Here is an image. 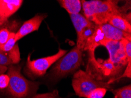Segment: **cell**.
I'll return each mask as SVG.
<instances>
[{"mask_svg":"<svg viewBox=\"0 0 131 98\" xmlns=\"http://www.w3.org/2000/svg\"><path fill=\"white\" fill-rule=\"evenodd\" d=\"M119 1L115 0H82V9L87 19L96 25L108 23L113 16L119 15L130 23V13H127L130 6L119 7Z\"/></svg>","mask_w":131,"mask_h":98,"instance_id":"1","label":"cell"},{"mask_svg":"<svg viewBox=\"0 0 131 98\" xmlns=\"http://www.w3.org/2000/svg\"><path fill=\"white\" fill-rule=\"evenodd\" d=\"M131 78V61L129 62L128 65L125 69L124 72L121 75V77L119 78L118 79V81H119L121 79L123 78Z\"/></svg>","mask_w":131,"mask_h":98,"instance_id":"25","label":"cell"},{"mask_svg":"<svg viewBox=\"0 0 131 98\" xmlns=\"http://www.w3.org/2000/svg\"><path fill=\"white\" fill-rule=\"evenodd\" d=\"M100 26L106 40L121 41L123 39H128L131 41V34L121 31L110 24L106 23Z\"/></svg>","mask_w":131,"mask_h":98,"instance_id":"10","label":"cell"},{"mask_svg":"<svg viewBox=\"0 0 131 98\" xmlns=\"http://www.w3.org/2000/svg\"><path fill=\"white\" fill-rule=\"evenodd\" d=\"M101 45L106 48L109 53V59L115 65L125 68L129 62H130L127 58L122 41L105 39L101 42Z\"/></svg>","mask_w":131,"mask_h":98,"instance_id":"8","label":"cell"},{"mask_svg":"<svg viewBox=\"0 0 131 98\" xmlns=\"http://www.w3.org/2000/svg\"><path fill=\"white\" fill-rule=\"evenodd\" d=\"M96 27V25H95L94 23L89 27L85 28L78 35H77L76 46L79 49L84 52L85 43H86L87 40L93 35Z\"/></svg>","mask_w":131,"mask_h":98,"instance_id":"14","label":"cell"},{"mask_svg":"<svg viewBox=\"0 0 131 98\" xmlns=\"http://www.w3.org/2000/svg\"><path fill=\"white\" fill-rule=\"evenodd\" d=\"M59 97V92L58 90H54L52 92L36 94L31 98H58Z\"/></svg>","mask_w":131,"mask_h":98,"instance_id":"22","label":"cell"},{"mask_svg":"<svg viewBox=\"0 0 131 98\" xmlns=\"http://www.w3.org/2000/svg\"><path fill=\"white\" fill-rule=\"evenodd\" d=\"M58 2L69 15L78 14L82 9V4L80 0H59Z\"/></svg>","mask_w":131,"mask_h":98,"instance_id":"15","label":"cell"},{"mask_svg":"<svg viewBox=\"0 0 131 98\" xmlns=\"http://www.w3.org/2000/svg\"><path fill=\"white\" fill-rule=\"evenodd\" d=\"M12 32L13 31L8 28H4L0 29V46L4 45L7 42L10 37Z\"/></svg>","mask_w":131,"mask_h":98,"instance_id":"20","label":"cell"},{"mask_svg":"<svg viewBox=\"0 0 131 98\" xmlns=\"http://www.w3.org/2000/svg\"><path fill=\"white\" fill-rule=\"evenodd\" d=\"M58 98H62V97H58Z\"/></svg>","mask_w":131,"mask_h":98,"instance_id":"27","label":"cell"},{"mask_svg":"<svg viewBox=\"0 0 131 98\" xmlns=\"http://www.w3.org/2000/svg\"><path fill=\"white\" fill-rule=\"evenodd\" d=\"M67 52V50L59 48L58 52L54 55L34 60L31 59V53H29L28 56L24 72L32 80L43 77L46 74L48 69Z\"/></svg>","mask_w":131,"mask_h":98,"instance_id":"5","label":"cell"},{"mask_svg":"<svg viewBox=\"0 0 131 98\" xmlns=\"http://www.w3.org/2000/svg\"><path fill=\"white\" fill-rule=\"evenodd\" d=\"M46 14H38L30 19L24 22L15 33L16 41H19L27 35L38 30L42 22L47 17Z\"/></svg>","mask_w":131,"mask_h":98,"instance_id":"9","label":"cell"},{"mask_svg":"<svg viewBox=\"0 0 131 98\" xmlns=\"http://www.w3.org/2000/svg\"><path fill=\"white\" fill-rule=\"evenodd\" d=\"M7 53L8 54L9 59L13 63V65L18 64L20 62V51H19L18 45L17 43L14 46V47Z\"/></svg>","mask_w":131,"mask_h":98,"instance_id":"17","label":"cell"},{"mask_svg":"<svg viewBox=\"0 0 131 98\" xmlns=\"http://www.w3.org/2000/svg\"><path fill=\"white\" fill-rule=\"evenodd\" d=\"M15 33L14 32H12L10 35L9 39L6 42L4 45L0 46V50L4 52H8L11 50L14 47V46L16 45L15 40Z\"/></svg>","mask_w":131,"mask_h":98,"instance_id":"18","label":"cell"},{"mask_svg":"<svg viewBox=\"0 0 131 98\" xmlns=\"http://www.w3.org/2000/svg\"><path fill=\"white\" fill-rule=\"evenodd\" d=\"M71 21L73 24V27L76 31L77 35H78L85 28L93 24L92 22L89 21L81 14H78L69 15Z\"/></svg>","mask_w":131,"mask_h":98,"instance_id":"12","label":"cell"},{"mask_svg":"<svg viewBox=\"0 0 131 98\" xmlns=\"http://www.w3.org/2000/svg\"><path fill=\"white\" fill-rule=\"evenodd\" d=\"M122 43L124 47L125 52L129 61H131V41L128 39L122 40Z\"/></svg>","mask_w":131,"mask_h":98,"instance_id":"23","label":"cell"},{"mask_svg":"<svg viewBox=\"0 0 131 98\" xmlns=\"http://www.w3.org/2000/svg\"><path fill=\"white\" fill-rule=\"evenodd\" d=\"M72 86L76 95L79 97L86 98L91 91L97 88H105L110 91L113 89L107 82L98 81L85 71L79 69L73 74Z\"/></svg>","mask_w":131,"mask_h":98,"instance_id":"6","label":"cell"},{"mask_svg":"<svg viewBox=\"0 0 131 98\" xmlns=\"http://www.w3.org/2000/svg\"><path fill=\"white\" fill-rule=\"evenodd\" d=\"M114 98H131V85H128L120 88L112 89Z\"/></svg>","mask_w":131,"mask_h":98,"instance_id":"16","label":"cell"},{"mask_svg":"<svg viewBox=\"0 0 131 98\" xmlns=\"http://www.w3.org/2000/svg\"><path fill=\"white\" fill-rule=\"evenodd\" d=\"M108 89L105 88H97L89 93L86 98H103L106 95Z\"/></svg>","mask_w":131,"mask_h":98,"instance_id":"19","label":"cell"},{"mask_svg":"<svg viewBox=\"0 0 131 98\" xmlns=\"http://www.w3.org/2000/svg\"><path fill=\"white\" fill-rule=\"evenodd\" d=\"M23 0H0V29L8 28L14 32L19 28L20 23L9 21V18L20 8Z\"/></svg>","mask_w":131,"mask_h":98,"instance_id":"7","label":"cell"},{"mask_svg":"<svg viewBox=\"0 0 131 98\" xmlns=\"http://www.w3.org/2000/svg\"><path fill=\"white\" fill-rule=\"evenodd\" d=\"M108 23L121 31L131 34L130 23L122 16L119 15L113 16Z\"/></svg>","mask_w":131,"mask_h":98,"instance_id":"13","label":"cell"},{"mask_svg":"<svg viewBox=\"0 0 131 98\" xmlns=\"http://www.w3.org/2000/svg\"><path fill=\"white\" fill-rule=\"evenodd\" d=\"M8 67H4V66H0V75L1 74L5 73V72L7 71Z\"/></svg>","mask_w":131,"mask_h":98,"instance_id":"26","label":"cell"},{"mask_svg":"<svg viewBox=\"0 0 131 98\" xmlns=\"http://www.w3.org/2000/svg\"><path fill=\"white\" fill-rule=\"evenodd\" d=\"M83 63V51L76 45L54 63L48 76L52 82H56L77 71Z\"/></svg>","mask_w":131,"mask_h":98,"instance_id":"4","label":"cell"},{"mask_svg":"<svg viewBox=\"0 0 131 98\" xmlns=\"http://www.w3.org/2000/svg\"><path fill=\"white\" fill-rule=\"evenodd\" d=\"M105 39L104 35L101 30V26L96 25L93 35L87 40L85 43L84 51H88L89 57H94L95 49L101 45V42Z\"/></svg>","mask_w":131,"mask_h":98,"instance_id":"11","label":"cell"},{"mask_svg":"<svg viewBox=\"0 0 131 98\" xmlns=\"http://www.w3.org/2000/svg\"><path fill=\"white\" fill-rule=\"evenodd\" d=\"M13 65L11 61L8 54L7 52H4L0 50V66L8 67Z\"/></svg>","mask_w":131,"mask_h":98,"instance_id":"21","label":"cell"},{"mask_svg":"<svg viewBox=\"0 0 131 98\" xmlns=\"http://www.w3.org/2000/svg\"><path fill=\"white\" fill-rule=\"evenodd\" d=\"M125 68L116 65L110 59H96L94 57L88 56L86 72L98 81L107 82L110 85L118 82V79Z\"/></svg>","mask_w":131,"mask_h":98,"instance_id":"3","label":"cell"},{"mask_svg":"<svg viewBox=\"0 0 131 98\" xmlns=\"http://www.w3.org/2000/svg\"><path fill=\"white\" fill-rule=\"evenodd\" d=\"M9 78L7 74H1L0 75V89H7L9 85Z\"/></svg>","mask_w":131,"mask_h":98,"instance_id":"24","label":"cell"},{"mask_svg":"<svg viewBox=\"0 0 131 98\" xmlns=\"http://www.w3.org/2000/svg\"><path fill=\"white\" fill-rule=\"evenodd\" d=\"M21 65H12L8 67L7 75L9 78L7 93L13 98H31L36 95L40 83L31 81L21 73Z\"/></svg>","mask_w":131,"mask_h":98,"instance_id":"2","label":"cell"}]
</instances>
